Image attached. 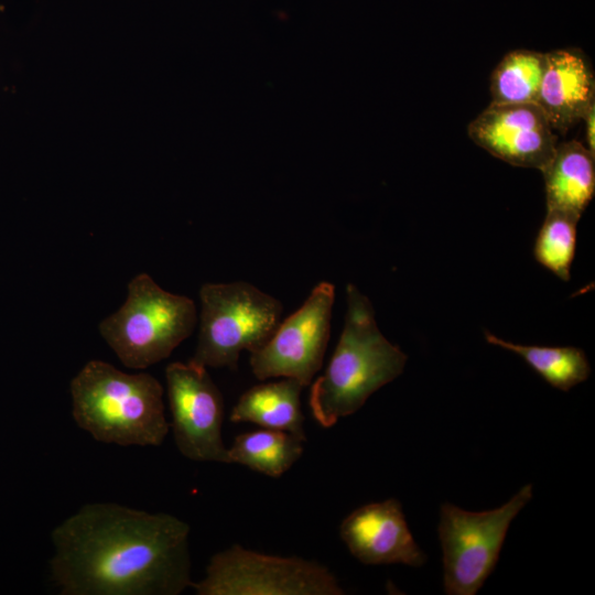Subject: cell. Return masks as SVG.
Wrapping results in <instances>:
<instances>
[{"mask_svg":"<svg viewBox=\"0 0 595 595\" xmlns=\"http://www.w3.org/2000/svg\"><path fill=\"white\" fill-rule=\"evenodd\" d=\"M197 323L192 299L162 289L148 273L128 283L121 307L99 324V333L123 366L145 369L167 358Z\"/></svg>","mask_w":595,"mask_h":595,"instance_id":"cell-4","label":"cell"},{"mask_svg":"<svg viewBox=\"0 0 595 595\" xmlns=\"http://www.w3.org/2000/svg\"><path fill=\"white\" fill-rule=\"evenodd\" d=\"M578 219L580 217L565 212L548 209L536 238V260L563 281L570 280Z\"/></svg>","mask_w":595,"mask_h":595,"instance_id":"cell-18","label":"cell"},{"mask_svg":"<svg viewBox=\"0 0 595 595\" xmlns=\"http://www.w3.org/2000/svg\"><path fill=\"white\" fill-rule=\"evenodd\" d=\"M304 442L292 433L272 429L239 434L228 448L229 463L278 478L302 456Z\"/></svg>","mask_w":595,"mask_h":595,"instance_id":"cell-15","label":"cell"},{"mask_svg":"<svg viewBox=\"0 0 595 595\" xmlns=\"http://www.w3.org/2000/svg\"><path fill=\"white\" fill-rule=\"evenodd\" d=\"M545 54L516 50L496 66L490 78L494 104H537Z\"/></svg>","mask_w":595,"mask_h":595,"instance_id":"cell-17","label":"cell"},{"mask_svg":"<svg viewBox=\"0 0 595 595\" xmlns=\"http://www.w3.org/2000/svg\"><path fill=\"white\" fill-rule=\"evenodd\" d=\"M173 437L180 453L198 462L229 463L221 436L224 399L206 367L171 363L165 368Z\"/></svg>","mask_w":595,"mask_h":595,"instance_id":"cell-9","label":"cell"},{"mask_svg":"<svg viewBox=\"0 0 595 595\" xmlns=\"http://www.w3.org/2000/svg\"><path fill=\"white\" fill-rule=\"evenodd\" d=\"M553 131L537 104L491 102L468 126L470 139L491 155L540 171L558 145Z\"/></svg>","mask_w":595,"mask_h":595,"instance_id":"cell-10","label":"cell"},{"mask_svg":"<svg viewBox=\"0 0 595 595\" xmlns=\"http://www.w3.org/2000/svg\"><path fill=\"white\" fill-rule=\"evenodd\" d=\"M487 343L519 355L550 386L567 391L585 381L591 366L583 349L572 346L549 347L519 345L486 332Z\"/></svg>","mask_w":595,"mask_h":595,"instance_id":"cell-16","label":"cell"},{"mask_svg":"<svg viewBox=\"0 0 595 595\" xmlns=\"http://www.w3.org/2000/svg\"><path fill=\"white\" fill-rule=\"evenodd\" d=\"M335 286L320 282L302 306L281 322L270 339L250 353L259 380L293 378L309 387L321 369L329 339Z\"/></svg>","mask_w":595,"mask_h":595,"instance_id":"cell-8","label":"cell"},{"mask_svg":"<svg viewBox=\"0 0 595 595\" xmlns=\"http://www.w3.org/2000/svg\"><path fill=\"white\" fill-rule=\"evenodd\" d=\"M304 386L293 378L261 383L245 391L231 409L229 420L263 429L281 430L306 441L301 392Z\"/></svg>","mask_w":595,"mask_h":595,"instance_id":"cell-14","label":"cell"},{"mask_svg":"<svg viewBox=\"0 0 595 595\" xmlns=\"http://www.w3.org/2000/svg\"><path fill=\"white\" fill-rule=\"evenodd\" d=\"M199 300V333L191 360L206 368L237 370L240 353L258 350L281 323V302L245 281L205 283Z\"/></svg>","mask_w":595,"mask_h":595,"instance_id":"cell-5","label":"cell"},{"mask_svg":"<svg viewBox=\"0 0 595 595\" xmlns=\"http://www.w3.org/2000/svg\"><path fill=\"white\" fill-rule=\"evenodd\" d=\"M72 414L96 441L121 446H158L170 424L163 387L148 372L127 374L93 359L72 379Z\"/></svg>","mask_w":595,"mask_h":595,"instance_id":"cell-3","label":"cell"},{"mask_svg":"<svg viewBox=\"0 0 595 595\" xmlns=\"http://www.w3.org/2000/svg\"><path fill=\"white\" fill-rule=\"evenodd\" d=\"M345 324L324 371L312 381L309 404L313 418L331 428L358 411L382 386L402 374L408 356L380 332L370 300L348 283Z\"/></svg>","mask_w":595,"mask_h":595,"instance_id":"cell-2","label":"cell"},{"mask_svg":"<svg viewBox=\"0 0 595 595\" xmlns=\"http://www.w3.org/2000/svg\"><path fill=\"white\" fill-rule=\"evenodd\" d=\"M586 122V142H587V149L592 154L595 155V104L592 105L588 110L586 111L585 116L583 117Z\"/></svg>","mask_w":595,"mask_h":595,"instance_id":"cell-19","label":"cell"},{"mask_svg":"<svg viewBox=\"0 0 595 595\" xmlns=\"http://www.w3.org/2000/svg\"><path fill=\"white\" fill-rule=\"evenodd\" d=\"M339 534L350 554L366 565L421 566L426 562L394 498L355 509L342 521Z\"/></svg>","mask_w":595,"mask_h":595,"instance_id":"cell-11","label":"cell"},{"mask_svg":"<svg viewBox=\"0 0 595 595\" xmlns=\"http://www.w3.org/2000/svg\"><path fill=\"white\" fill-rule=\"evenodd\" d=\"M595 155L576 140L556 145L541 170L545 184L547 209L581 217L595 192Z\"/></svg>","mask_w":595,"mask_h":595,"instance_id":"cell-13","label":"cell"},{"mask_svg":"<svg viewBox=\"0 0 595 595\" xmlns=\"http://www.w3.org/2000/svg\"><path fill=\"white\" fill-rule=\"evenodd\" d=\"M532 498V485L523 486L502 506L466 511L443 504L437 527L442 548L443 584L448 595H474L494 571L513 518Z\"/></svg>","mask_w":595,"mask_h":595,"instance_id":"cell-6","label":"cell"},{"mask_svg":"<svg viewBox=\"0 0 595 595\" xmlns=\"http://www.w3.org/2000/svg\"><path fill=\"white\" fill-rule=\"evenodd\" d=\"M190 526L115 502L84 505L52 531L63 595H177L191 587Z\"/></svg>","mask_w":595,"mask_h":595,"instance_id":"cell-1","label":"cell"},{"mask_svg":"<svg viewBox=\"0 0 595 595\" xmlns=\"http://www.w3.org/2000/svg\"><path fill=\"white\" fill-rule=\"evenodd\" d=\"M197 595H343L325 565L299 556L264 554L234 544L214 554Z\"/></svg>","mask_w":595,"mask_h":595,"instance_id":"cell-7","label":"cell"},{"mask_svg":"<svg viewBox=\"0 0 595 595\" xmlns=\"http://www.w3.org/2000/svg\"><path fill=\"white\" fill-rule=\"evenodd\" d=\"M594 104V75L582 53L576 50L547 53L537 105L552 129L565 133Z\"/></svg>","mask_w":595,"mask_h":595,"instance_id":"cell-12","label":"cell"}]
</instances>
